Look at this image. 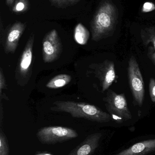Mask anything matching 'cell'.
Masks as SVG:
<instances>
[{
  "label": "cell",
  "instance_id": "cell-20",
  "mask_svg": "<svg viewBox=\"0 0 155 155\" xmlns=\"http://www.w3.org/2000/svg\"><path fill=\"white\" fill-rule=\"evenodd\" d=\"M6 87V84H5V78L2 70L1 69L0 71V93L1 94H2V90L5 89Z\"/></svg>",
  "mask_w": 155,
  "mask_h": 155
},
{
  "label": "cell",
  "instance_id": "cell-3",
  "mask_svg": "<svg viewBox=\"0 0 155 155\" xmlns=\"http://www.w3.org/2000/svg\"><path fill=\"white\" fill-rule=\"evenodd\" d=\"M36 137L43 144H55L78 137L77 132L69 127L50 126L42 127L38 130Z\"/></svg>",
  "mask_w": 155,
  "mask_h": 155
},
{
  "label": "cell",
  "instance_id": "cell-16",
  "mask_svg": "<svg viewBox=\"0 0 155 155\" xmlns=\"http://www.w3.org/2000/svg\"><path fill=\"white\" fill-rule=\"evenodd\" d=\"M9 146L8 140L3 131H0V155H9Z\"/></svg>",
  "mask_w": 155,
  "mask_h": 155
},
{
  "label": "cell",
  "instance_id": "cell-21",
  "mask_svg": "<svg viewBox=\"0 0 155 155\" xmlns=\"http://www.w3.org/2000/svg\"><path fill=\"white\" fill-rule=\"evenodd\" d=\"M147 56L155 65V49L153 46L148 47Z\"/></svg>",
  "mask_w": 155,
  "mask_h": 155
},
{
  "label": "cell",
  "instance_id": "cell-4",
  "mask_svg": "<svg viewBox=\"0 0 155 155\" xmlns=\"http://www.w3.org/2000/svg\"><path fill=\"white\" fill-rule=\"evenodd\" d=\"M128 76L133 96L137 104L141 107L144 99V82L139 65L133 56L128 62Z\"/></svg>",
  "mask_w": 155,
  "mask_h": 155
},
{
  "label": "cell",
  "instance_id": "cell-8",
  "mask_svg": "<svg viewBox=\"0 0 155 155\" xmlns=\"http://www.w3.org/2000/svg\"><path fill=\"white\" fill-rule=\"evenodd\" d=\"M26 27V25L21 22L14 24L9 29L6 35L5 45V53L13 54L18 46L19 40Z\"/></svg>",
  "mask_w": 155,
  "mask_h": 155
},
{
  "label": "cell",
  "instance_id": "cell-1",
  "mask_svg": "<svg viewBox=\"0 0 155 155\" xmlns=\"http://www.w3.org/2000/svg\"><path fill=\"white\" fill-rule=\"evenodd\" d=\"M118 11L110 0H103L91 22L92 40L98 41L110 37L114 32L117 23Z\"/></svg>",
  "mask_w": 155,
  "mask_h": 155
},
{
  "label": "cell",
  "instance_id": "cell-5",
  "mask_svg": "<svg viewBox=\"0 0 155 155\" xmlns=\"http://www.w3.org/2000/svg\"><path fill=\"white\" fill-rule=\"evenodd\" d=\"M105 101L106 109L112 115L126 120L132 118V115L128 108L127 101L124 94H118L109 89Z\"/></svg>",
  "mask_w": 155,
  "mask_h": 155
},
{
  "label": "cell",
  "instance_id": "cell-22",
  "mask_svg": "<svg viewBox=\"0 0 155 155\" xmlns=\"http://www.w3.org/2000/svg\"><path fill=\"white\" fill-rule=\"evenodd\" d=\"M15 0H5V3H6V5L10 7H12V6Z\"/></svg>",
  "mask_w": 155,
  "mask_h": 155
},
{
  "label": "cell",
  "instance_id": "cell-23",
  "mask_svg": "<svg viewBox=\"0 0 155 155\" xmlns=\"http://www.w3.org/2000/svg\"><path fill=\"white\" fill-rule=\"evenodd\" d=\"M35 155H53L49 153H37V154Z\"/></svg>",
  "mask_w": 155,
  "mask_h": 155
},
{
  "label": "cell",
  "instance_id": "cell-7",
  "mask_svg": "<svg viewBox=\"0 0 155 155\" xmlns=\"http://www.w3.org/2000/svg\"><path fill=\"white\" fill-rule=\"evenodd\" d=\"M95 74L100 80L103 91L108 89L116 78L114 63L112 61H106L97 65Z\"/></svg>",
  "mask_w": 155,
  "mask_h": 155
},
{
  "label": "cell",
  "instance_id": "cell-17",
  "mask_svg": "<svg viewBox=\"0 0 155 155\" xmlns=\"http://www.w3.org/2000/svg\"><path fill=\"white\" fill-rule=\"evenodd\" d=\"M52 5L57 8H65L78 3L81 0H49Z\"/></svg>",
  "mask_w": 155,
  "mask_h": 155
},
{
  "label": "cell",
  "instance_id": "cell-2",
  "mask_svg": "<svg viewBox=\"0 0 155 155\" xmlns=\"http://www.w3.org/2000/svg\"><path fill=\"white\" fill-rule=\"evenodd\" d=\"M52 111L65 112L72 117L83 118L99 123L110 121L111 116L106 112L93 105L74 101H57L53 103Z\"/></svg>",
  "mask_w": 155,
  "mask_h": 155
},
{
  "label": "cell",
  "instance_id": "cell-10",
  "mask_svg": "<svg viewBox=\"0 0 155 155\" xmlns=\"http://www.w3.org/2000/svg\"><path fill=\"white\" fill-rule=\"evenodd\" d=\"M101 137L99 134H93L86 138L68 155H91L98 146Z\"/></svg>",
  "mask_w": 155,
  "mask_h": 155
},
{
  "label": "cell",
  "instance_id": "cell-18",
  "mask_svg": "<svg viewBox=\"0 0 155 155\" xmlns=\"http://www.w3.org/2000/svg\"><path fill=\"white\" fill-rule=\"evenodd\" d=\"M149 94L151 100L155 103V79L151 78L149 81Z\"/></svg>",
  "mask_w": 155,
  "mask_h": 155
},
{
  "label": "cell",
  "instance_id": "cell-12",
  "mask_svg": "<svg viewBox=\"0 0 155 155\" xmlns=\"http://www.w3.org/2000/svg\"><path fill=\"white\" fill-rule=\"evenodd\" d=\"M72 77L69 74H60L55 76L46 84V87L51 89H58L70 83Z\"/></svg>",
  "mask_w": 155,
  "mask_h": 155
},
{
  "label": "cell",
  "instance_id": "cell-6",
  "mask_svg": "<svg viewBox=\"0 0 155 155\" xmlns=\"http://www.w3.org/2000/svg\"><path fill=\"white\" fill-rule=\"evenodd\" d=\"M62 50V45L57 31L53 29L47 33L42 41L43 60L45 63H51L59 58Z\"/></svg>",
  "mask_w": 155,
  "mask_h": 155
},
{
  "label": "cell",
  "instance_id": "cell-15",
  "mask_svg": "<svg viewBox=\"0 0 155 155\" xmlns=\"http://www.w3.org/2000/svg\"><path fill=\"white\" fill-rule=\"evenodd\" d=\"M30 6L29 0H15L11 10L15 13H22L30 10Z\"/></svg>",
  "mask_w": 155,
  "mask_h": 155
},
{
  "label": "cell",
  "instance_id": "cell-11",
  "mask_svg": "<svg viewBox=\"0 0 155 155\" xmlns=\"http://www.w3.org/2000/svg\"><path fill=\"white\" fill-rule=\"evenodd\" d=\"M155 149V139L135 144L116 155H141Z\"/></svg>",
  "mask_w": 155,
  "mask_h": 155
},
{
  "label": "cell",
  "instance_id": "cell-14",
  "mask_svg": "<svg viewBox=\"0 0 155 155\" xmlns=\"http://www.w3.org/2000/svg\"><path fill=\"white\" fill-rule=\"evenodd\" d=\"M141 39L145 45H147L150 43L153 44L155 49V27L150 26L142 29L140 33Z\"/></svg>",
  "mask_w": 155,
  "mask_h": 155
},
{
  "label": "cell",
  "instance_id": "cell-13",
  "mask_svg": "<svg viewBox=\"0 0 155 155\" xmlns=\"http://www.w3.org/2000/svg\"><path fill=\"white\" fill-rule=\"evenodd\" d=\"M75 40L80 45H85L88 42L90 36V33L86 28L82 24L77 25L74 30Z\"/></svg>",
  "mask_w": 155,
  "mask_h": 155
},
{
  "label": "cell",
  "instance_id": "cell-9",
  "mask_svg": "<svg viewBox=\"0 0 155 155\" xmlns=\"http://www.w3.org/2000/svg\"><path fill=\"white\" fill-rule=\"evenodd\" d=\"M35 35L30 36L25 45L19 62L18 72L22 77H25L29 73L33 59V47Z\"/></svg>",
  "mask_w": 155,
  "mask_h": 155
},
{
  "label": "cell",
  "instance_id": "cell-19",
  "mask_svg": "<svg viewBox=\"0 0 155 155\" xmlns=\"http://www.w3.org/2000/svg\"><path fill=\"white\" fill-rule=\"evenodd\" d=\"M155 10V4L152 2H145L142 6L141 12L143 13L150 12Z\"/></svg>",
  "mask_w": 155,
  "mask_h": 155
}]
</instances>
